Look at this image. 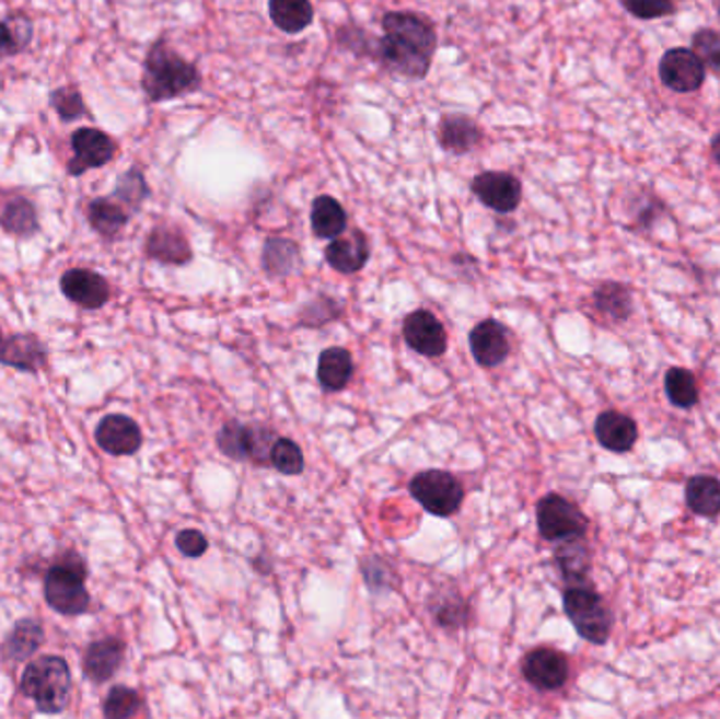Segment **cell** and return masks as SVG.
<instances>
[{
  "instance_id": "obj_42",
  "label": "cell",
  "mask_w": 720,
  "mask_h": 719,
  "mask_svg": "<svg viewBox=\"0 0 720 719\" xmlns=\"http://www.w3.org/2000/svg\"><path fill=\"white\" fill-rule=\"evenodd\" d=\"M175 547L186 557H202L209 548V541L198 530H182L175 536Z\"/></svg>"
},
{
  "instance_id": "obj_30",
  "label": "cell",
  "mask_w": 720,
  "mask_h": 719,
  "mask_svg": "<svg viewBox=\"0 0 720 719\" xmlns=\"http://www.w3.org/2000/svg\"><path fill=\"white\" fill-rule=\"evenodd\" d=\"M556 566L560 575L565 576L571 584H585L590 572V553L582 538H567L560 541L555 553Z\"/></svg>"
},
{
  "instance_id": "obj_10",
  "label": "cell",
  "mask_w": 720,
  "mask_h": 719,
  "mask_svg": "<svg viewBox=\"0 0 720 719\" xmlns=\"http://www.w3.org/2000/svg\"><path fill=\"white\" fill-rule=\"evenodd\" d=\"M658 72L660 81L674 93H693L706 83V66L689 47L667 49Z\"/></svg>"
},
{
  "instance_id": "obj_27",
  "label": "cell",
  "mask_w": 720,
  "mask_h": 719,
  "mask_svg": "<svg viewBox=\"0 0 720 719\" xmlns=\"http://www.w3.org/2000/svg\"><path fill=\"white\" fill-rule=\"evenodd\" d=\"M302 264V254L298 243H293L291 239L284 236H270L264 243V252H262V266L270 277H289L293 275Z\"/></svg>"
},
{
  "instance_id": "obj_44",
  "label": "cell",
  "mask_w": 720,
  "mask_h": 719,
  "mask_svg": "<svg viewBox=\"0 0 720 719\" xmlns=\"http://www.w3.org/2000/svg\"><path fill=\"white\" fill-rule=\"evenodd\" d=\"M715 9H717V13H719V20H720V0H715Z\"/></svg>"
},
{
  "instance_id": "obj_8",
  "label": "cell",
  "mask_w": 720,
  "mask_h": 719,
  "mask_svg": "<svg viewBox=\"0 0 720 719\" xmlns=\"http://www.w3.org/2000/svg\"><path fill=\"white\" fill-rule=\"evenodd\" d=\"M70 148L74 154L68 161L66 170L70 177H81L91 170H102L111 165L118 146L104 129L79 127L77 131L70 134Z\"/></svg>"
},
{
  "instance_id": "obj_31",
  "label": "cell",
  "mask_w": 720,
  "mask_h": 719,
  "mask_svg": "<svg viewBox=\"0 0 720 719\" xmlns=\"http://www.w3.org/2000/svg\"><path fill=\"white\" fill-rule=\"evenodd\" d=\"M687 507L695 515L717 518L720 515V482L708 475H697L687 482L685 488Z\"/></svg>"
},
{
  "instance_id": "obj_38",
  "label": "cell",
  "mask_w": 720,
  "mask_h": 719,
  "mask_svg": "<svg viewBox=\"0 0 720 719\" xmlns=\"http://www.w3.org/2000/svg\"><path fill=\"white\" fill-rule=\"evenodd\" d=\"M630 211H632V220L637 222L638 229H651L665 211L664 201L655 193L640 188L632 195Z\"/></svg>"
},
{
  "instance_id": "obj_41",
  "label": "cell",
  "mask_w": 720,
  "mask_h": 719,
  "mask_svg": "<svg viewBox=\"0 0 720 719\" xmlns=\"http://www.w3.org/2000/svg\"><path fill=\"white\" fill-rule=\"evenodd\" d=\"M619 4L637 20L653 22L676 13L674 0H619Z\"/></svg>"
},
{
  "instance_id": "obj_40",
  "label": "cell",
  "mask_w": 720,
  "mask_h": 719,
  "mask_svg": "<svg viewBox=\"0 0 720 719\" xmlns=\"http://www.w3.org/2000/svg\"><path fill=\"white\" fill-rule=\"evenodd\" d=\"M141 707V698L136 691L116 686L112 688L106 703H104V716L108 719L133 718Z\"/></svg>"
},
{
  "instance_id": "obj_23",
  "label": "cell",
  "mask_w": 720,
  "mask_h": 719,
  "mask_svg": "<svg viewBox=\"0 0 720 719\" xmlns=\"http://www.w3.org/2000/svg\"><path fill=\"white\" fill-rule=\"evenodd\" d=\"M123 657H125V643L120 639L108 637V639L93 641L84 652V675L97 684L108 682L112 675L118 671Z\"/></svg>"
},
{
  "instance_id": "obj_19",
  "label": "cell",
  "mask_w": 720,
  "mask_h": 719,
  "mask_svg": "<svg viewBox=\"0 0 720 719\" xmlns=\"http://www.w3.org/2000/svg\"><path fill=\"white\" fill-rule=\"evenodd\" d=\"M371 247L369 239L362 231H352L348 236H337L325 250V259L333 270L341 275H355L369 262Z\"/></svg>"
},
{
  "instance_id": "obj_11",
  "label": "cell",
  "mask_w": 720,
  "mask_h": 719,
  "mask_svg": "<svg viewBox=\"0 0 720 719\" xmlns=\"http://www.w3.org/2000/svg\"><path fill=\"white\" fill-rule=\"evenodd\" d=\"M523 675L537 691H560L569 680V662L555 648H535L523 661Z\"/></svg>"
},
{
  "instance_id": "obj_34",
  "label": "cell",
  "mask_w": 720,
  "mask_h": 719,
  "mask_svg": "<svg viewBox=\"0 0 720 719\" xmlns=\"http://www.w3.org/2000/svg\"><path fill=\"white\" fill-rule=\"evenodd\" d=\"M49 106L56 111L61 123H74L89 116V108L84 102L83 93L77 85L56 86L49 93Z\"/></svg>"
},
{
  "instance_id": "obj_3",
  "label": "cell",
  "mask_w": 720,
  "mask_h": 719,
  "mask_svg": "<svg viewBox=\"0 0 720 719\" xmlns=\"http://www.w3.org/2000/svg\"><path fill=\"white\" fill-rule=\"evenodd\" d=\"M72 688L68 662L59 657H40L30 662L22 677V692L32 698L43 714L66 709Z\"/></svg>"
},
{
  "instance_id": "obj_9",
  "label": "cell",
  "mask_w": 720,
  "mask_h": 719,
  "mask_svg": "<svg viewBox=\"0 0 720 719\" xmlns=\"http://www.w3.org/2000/svg\"><path fill=\"white\" fill-rule=\"evenodd\" d=\"M472 195L496 213H512L523 201V184L514 173L483 172L472 179Z\"/></svg>"
},
{
  "instance_id": "obj_7",
  "label": "cell",
  "mask_w": 720,
  "mask_h": 719,
  "mask_svg": "<svg viewBox=\"0 0 720 719\" xmlns=\"http://www.w3.org/2000/svg\"><path fill=\"white\" fill-rule=\"evenodd\" d=\"M537 527L546 541L560 543L567 538H582L588 519L571 500L560 494H548L537 505Z\"/></svg>"
},
{
  "instance_id": "obj_20",
  "label": "cell",
  "mask_w": 720,
  "mask_h": 719,
  "mask_svg": "<svg viewBox=\"0 0 720 719\" xmlns=\"http://www.w3.org/2000/svg\"><path fill=\"white\" fill-rule=\"evenodd\" d=\"M437 136L439 146L449 154H468L483 142L480 125L466 115H444Z\"/></svg>"
},
{
  "instance_id": "obj_32",
  "label": "cell",
  "mask_w": 720,
  "mask_h": 719,
  "mask_svg": "<svg viewBox=\"0 0 720 719\" xmlns=\"http://www.w3.org/2000/svg\"><path fill=\"white\" fill-rule=\"evenodd\" d=\"M594 306L601 315L613 321H626L632 315V293L630 289L615 281H607L594 291Z\"/></svg>"
},
{
  "instance_id": "obj_18",
  "label": "cell",
  "mask_w": 720,
  "mask_h": 719,
  "mask_svg": "<svg viewBox=\"0 0 720 719\" xmlns=\"http://www.w3.org/2000/svg\"><path fill=\"white\" fill-rule=\"evenodd\" d=\"M131 216L133 213L112 195L95 197L86 202V222L91 231L100 234L104 241L118 239L127 229Z\"/></svg>"
},
{
  "instance_id": "obj_15",
  "label": "cell",
  "mask_w": 720,
  "mask_h": 719,
  "mask_svg": "<svg viewBox=\"0 0 720 719\" xmlns=\"http://www.w3.org/2000/svg\"><path fill=\"white\" fill-rule=\"evenodd\" d=\"M95 439L100 448L112 456H131L138 452L143 441L138 422L123 414L106 416L97 427Z\"/></svg>"
},
{
  "instance_id": "obj_13",
  "label": "cell",
  "mask_w": 720,
  "mask_h": 719,
  "mask_svg": "<svg viewBox=\"0 0 720 719\" xmlns=\"http://www.w3.org/2000/svg\"><path fill=\"white\" fill-rule=\"evenodd\" d=\"M403 336L409 348L423 357H441L446 350L444 325L430 311H414L403 323Z\"/></svg>"
},
{
  "instance_id": "obj_22",
  "label": "cell",
  "mask_w": 720,
  "mask_h": 719,
  "mask_svg": "<svg viewBox=\"0 0 720 719\" xmlns=\"http://www.w3.org/2000/svg\"><path fill=\"white\" fill-rule=\"evenodd\" d=\"M594 432H596L599 443L605 450L615 452V454L630 452L638 439L637 422L630 416H624L619 411H605V414H601L596 418Z\"/></svg>"
},
{
  "instance_id": "obj_2",
  "label": "cell",
  "mask_w": 720,
  "mask_h": 719,
  "mask_svg": "<svg viewBox=\"0 0 720 719\" xmlns=\"http://www.w3.org/2000/svg\"><path fill=\"white\" fill-rule=\"evenodd\" d=\"M202 77L196 63L182 58L166 38L150 45L141 66V89L150 104H163L196 93Z\"/></svg>"
},
{
  "instance_id": "obj_35",
  "label": "cell",
  "mask_w": 720,
  "mask_h": 719,
  "mask_svg": "<svg viewBox=\"0 0 720 719\" xmlns=\"http://www.w3.org/2000/svg\"><path fill=\"white\" fill-rule=\"evenodd\" d=\"M665 395L672 405L689 409L699 402V389L692 372L683 368H672L665 374Z\"/></svg>"
},
{
  "instance_id": "obj_36",
  "label": "cell",
  "mask_w": 720,
  "mask_h": 719,
  "mask_svg": "<svg viewBox=\"0 0 720 719\" xmlns=\"http://www.w3.org/2000/svg\"><path fill=\"white\" fill-rule=\"evenodd\" d=\"M270 464L282 475H300L304 471V452L291 439H275L270 448Z\"/></svg>"
},
{
  "instance_id": "obj_26",
  "label": "cell",
  "mask_w": 720,
  "mask_h": 719,
  "mask_svg": "<svg viewBox=\"0 0 720 719\" xmlns=\"http://www.w3.org/2000/svg\"><path fill=\"white\" fill-rule=\"evenodd\" d=\"M310 224H312L314 236L333 241L348 229V213L337 199L323 195V197H316L312 202Z\"/></svg>"
},
{
  "instance_id": "obj_6",
  "label": "cell",
  "mask_w": 720,
  "mask_h": 719,
  "mask_svg": "<svg viewBox=\"0 0 720 719\" xmlns=\"http://www.w3.org/2000/svg\"><path fill=\"white\" fill-rule=\"evenodd\" d=\"M417 502L437 518H451L464 502L462 484L446 471H423L409 484Z\"/></svg>"
},
{
  "instance_id": "obj_28",
  "label": "cell",
  "mask_w": 720,
  "mask_h": 719,
  "mask_svg": "<svg viewBox=\"0 0 720 719\" xmlns=\"http://www.w3.org/2000/svg\"><path fill=\"white\" fill-rule=\"evenodd\" d=\"M43 641H45L43 627L32 618H24L15 623L11 634L7 635L2 643V657L11 662L28 661L34 652H38Z\"/></svg>"
},
{
  "instance_id": "obj_5",
  "label": "cell",
  "mask_w": 720,
  "mask_h": 719,
  "mask_svg": "<svg viewBox=\"0 0 720 719\" xmlns=\"http://www.w3.org/2000/svg\"><path fill=\"white\" fill-rule=\"evenodd\" d=\"M562 605L576 631L582 635L585 641L596 646L607 643L611 634V612L594 589L585 584H573L571 589L565 591Z\"/></svg>"
},
{
  "instance_id": "obj_12",
  "label": "cell",
  "mask_w": 720,
  "mask_h": 719,
  "mask_svg": "<svg viewBox=\"0 0 720 719\" xmlns=\"http://www.w3.org/2000/svg\"><path fill=\"white\" fill-rule=\"evenodd\" d=\"M59 289L70 302L86 311H97L111 300V286L106 277L89 268H70L63 272L59 279Z\"/></svg>"
},
{
  "instance_id": "obj_43",
  "label": "cell",
  "mask_w": 720,
  "mask_h": 719,
  "mask_svg": "<svg viewBox=\"0 0 720 719\" xmlns=\"http://www.w3.org/2000/svg\"><path fill=\"white\" fill-rule=\"evenodd\" d=\"M710 150H712V159L717 161V165L720 167V131L712 138V142H710Z\"/></svg>"
},
{
  "instance_id": "obj_25",
  "label": "cell",
  "mask_w": 720,
  "mask_h": 719,
  "mask_svg": "<svg viewBox=\"0 0 720 719\" xmlns=\"http://www.w3.org/2000/svg\"><path fill=\"white\" fill-rule=\"evenodd\" d=\"M352 374H355V363H352V355L346 348L333 346L321 352L318 382L325 391H329V393L344 391L348 386V382L352 380Z\"/></svg>"
},
{
  "instance_id": "obj_37",
  "label": "cell",
  "mask_w": 720,
  "mask_h": 719,
  "mask_svg": "<svg viewBox=\"0 0 720 719\" xmlns=\"http://www.w3.org/2000/svg\"><path fill=\"white\" fill-rule=\"evenodd\" d=\"M218 445L232 461H249V427L241 422H228L218 432Z\"/></svg>"
},
{
  "instance_id": "obj_29",
  "label": "cell",
  "mask_w": 720,
  "mask_h": 719,
  "mask_svg": "<svg viewBox=\"0 0 720 719\" xmlns=\"http://www.w3.org/2000/svg\"><path fill=\"white\" fill-rule=\"evenodd\" d=\"M268 13L272 24L284 34H300L314 22V4L310 0H270Z\"/></svg>"
},
{
  "instance_id": "obj_33",
  "label": "cell",
  "mask_w": 720,
  "mask_h": 719,
  "mask_svg": "<svg viewBox=\"0 0 720 719\" xmlns=\"http://www.w3.org/2000/svg\"><path fill=\"white\" fill-rule=\"evenodd\" d=\"M114 199L123 202L131 213H138L141 205L150 199L152 190L146 182V175L139 167H129L127 172L116 177L114 190L111 193Z\"/></svg>"
},
{
  "instance_id": "obj_21",
  "label": "cell",
  "mask_w": 720,
  "mask_h": 719,
  "mask_svg": "<svg viewBox=\"0 0 720 719\" xmlns=\"http://www.w3.org/2000/svg\"><path fill=\"white\" fill-rule=\"evenodd\" d=\"M0 363L24 372H38L47 363V352L36 336H2L0 329Z\"/></svg>"
},
{
  "instance_id": "obj_1",
  "label": "cell",
  "mask_w": 720,
  "mask_h": 719,
  "mask_svg": "<svg viewBox=\"0 0 720 719\" xmlns=\"http://www.w3.org/2000/svg\"><path fill=\"white\" fill-rule=\"evenodd\" d=\"M384 36L378 40V59L390 72L421 81L432 68L439 47L430 20L414 11H390L382 20Z\"/></svg>"
},
{
  "instance_id": "obj_4",
  "label": "cell",
  "mask_w": 720,
  "mask_h": 719,
  "mask_svg": "<svg viewBox=\"0 0 720 719\" xmlns=\"http://www.w3.org/2000/svg\"><path fill=\"white\" fill-rule=\"evenodd\" d=\"M86 568L83 561L68 553L49 568L45 576V600L63 616H79L89 610V591L84 587Z\"/></svg>"
},
{
  "instance_id": "obj_17",
  "label": "cell",
  "mask_w": 720,
  "mask_h": 719,
  "mask_svg": "<svg viewBox=\"0 0 720 719\" xmlns=\"http://www.w3.org/2000/svg\"><path fill=\"white\" fill-rule=\"evenodd\" d=\"M0 229L15 239H32L40 231L38 209L22 193H2Z\"/></svg>"
},
{
  "instance_id": "obj_16",
  "label": "cell",
  "mask_w": 720,
  "mask_h": 719,
  "mask_svg": "<svg viewBox=\"0 0 720 719\" xmlns=\"http://www.w3.org/2000/svg\"><path fill=\"white\" fill-rule=\"evenodd\" d=\"M146 256L150 259H156L161 264H171V266H184L193 259V247L186 239V234L177 227L171 224H159L154 227L148 239H146Z\"/></svg>"
},
{
  "instance_id": "obj_39",
  "label": "cell",
  "mask_w": 720,
  "mask_h": 719,
  "mask_svg": "<svg viewBox=\"0 0 720 719\" xmlns=\"http://www.w3.org/2000/svg\"><path fill=\"white\" fill-rule=\"evenodd\" d=\"M692 49L704 61L706 70H712L720 77V32L712 28H699L692 36Z\"/></svg>"
},
{
  "instance_id": "obj_24",
  "label": "cell",
  "mask_w": 720,
  "mask_h": 719,
  "mask_svg": "<svg viewBox=\"0 0 720 719\" xmlns=\"http://www.w3.org/2000/svg\"><path fill=\"white\" fill-rule=\"evenodd\" d=\"M34 38V22L24 11L0 15V61L22 56Z\"/></svg>"
},
{
  "instance_id": "obj_14",
  "label": "cell",
  "mask_w": 720,
  "mask_h": 719,
  "mask_svg": "<svg viewBox=\"0 0 720 719\" xmlns=\"http://www.w3.org/2000/svg\"><path fill=\"white\" fill-rule=\"evenodd\" d=\"M472 357L483 368H496L501 366L510 355V340L508 329L496 321L487 318L474 325L471 332Z\"/></svg>"
}]
</instances>
